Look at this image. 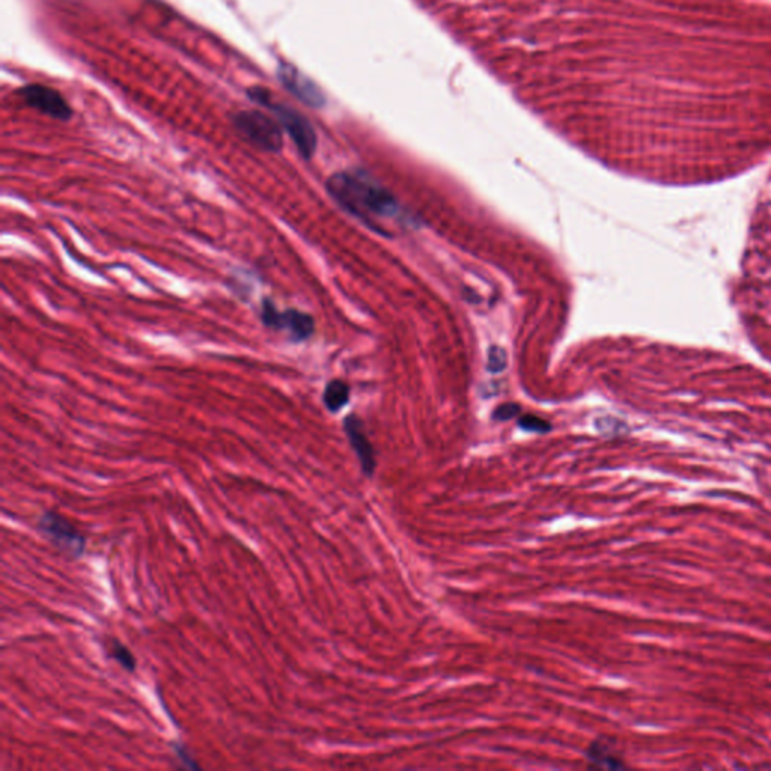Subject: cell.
Wrapping results in <instances>:
<instances>
[{
	"label": "cell",
	"mask_w": 771,
	"mask_h": 771,
	"mask_svg": "<svg viewBox=\"0 0 771 771\" xmlns=\"http://www.w3.org/2000/svg\"><path fill=\"white\" fill-rule=\"evenodd\" d=\"M235 127L247 141L267 153H281L283 146L282 130L274 120L259 111H241L235 118Z\"/></svg>",
	"instance_id": "obj_4"
},
{
	"label": "cell",
	"mask_w": 771,
	"mask_h": 771,
	"mask_svg": "<svg viewBox=\"0 0 771 771\" xmlns=\"http://www.w3.org/2000/svg\"><path fill=\"white\" fill-rule=\"evenodd\" d=\"M109 655L114 658L116 663H119L120 666H123L127 672H136V667H137L136 655L132 651H130V649L124 644H120L119 640H116V639L110 640Z\"/></svg>",
	"instance_id": "obj_11"
},
{
	"label": "cell",
	"mask_w": 771,
	"mask_h": 771,
	"mask_svg": "<svg viewBox=\"0 0 771 771\" xmlns=\"http://www.w3.org/2000/svg\"><path fill=\"white\" fill-rule=\"evenodd\" d=\"M326 190L338 205L380 232V219L395 217L399 208L389 190L382 187L364 171H343L333 173L326 181Z\"/></svg>",
	"instance_id": "obj_1"
},
{
	"label": "cell",
	"mask_w": 771,
	"mask_h": 771,
	"mask_svg": "<svg viewBox=\"0 0 771 771\" xmlns=\"http://www.w3.org/2000/svg\"><path fill=\"white\" fill-rule=\"evenodd\" d=\"M259 318H261L263 326L268 330H285L293 343L306 342L315 333V320L312 315L294 308L279 311L270 297H264L261 300Z\"/></svg>",
	"instance_id": "obj_2"
},
{
	"label": "cell",
	"mask_w": 771,
	"mask_h": 771,
	"mask_svg": "<svg viewBox=\"0 0 771 771\" xmlns=\"http://www.w3.org/2000/svg\"><path fill=\"white\" fill-rule=\"evenodd\" d=\"M172 746H173V751L176 754V756L180 758V761H182V764L185 767L193 768V770L201 768L196 763H194V759L190 756V754L187 750H185V747L181 745V742H172Z\"/></svg>",
	"instance_id": "obj_15"
},
{
	"label": "cell",
	"mask_w": 771,
	"mask_h": 771,
	"mask_svg": "<svg viewBox=\"0 0 771 771\" xmlns=\"http://www.w3.org/2000/svg\"><path fill=\"white\" fill-rule=\"evenodd\" d=\"M24 100L27 104L38 109L45 115H50L58 119H68L71 116V110L63 98L50 88L44 86H29L23 91Z\"/></svg>",
	"instance_id": "obj_7"
},
{
	"label": "cell",
	"mask_w": 771,
	"mask_h": 771,
	"mask_svg": "<svg viewBox=\"0 0 771 771\" xmlns=\"http://www.w3.org/2000/svg\"><path fill=\"white\" fill-rule=\"evenodd\" d=\"M518 425H520V428H523L524 431L538 433V434L549 433L552 430V426H550L549 422L541 419V417L534 416V414H526V416L520 417Z\"/></svg>",
	"instance_id": "obj_12"
},
{
	"label": "cell",
	"mask_w": 771,
	"mask_h": 771,
	"mask_svg": "<svg viewBox=\"0 0 771 771\" xmlns=\"http://www.w3.org/2000/svg\"><path fill=\"white\" fill-rule=\"evenodd\" d=\"M303 77L299 76V74L295 72H285V81H286V86L291 88L294 92H297V95H299L300 98H303L306 103L308 104H312V106H320L321 104V95L320 92L315 89V86H312V83L309 81H302Z\"/></svg>",
	"instance_id": "obj_10"
},
{
	"label": "cell",
	"mask_w": 771,
	"mask_h": 771,
	"mask_svg": "<svg viewBox=\"0 0 771 771\" xmlns=\"http://www.w3.org/2000/svg\"><path fill=\"white\" fill-rule=\"evenodd\" d=\"M350 401V387L342 380H332L322 394V403L330 413H338Z\"/></svg>",
	"instance_id": "obj_9"
},
{
	"label": "cell",
	"mask_w": 771,
	"mask_h": 771,
	"mask_svg": "<svg viewBox=\"0 0 771 771\" xmlns=\"http://www.w3.org/2000/svg\"><path fill=\"white\" fill-rule=\"evenodd\" d=\"M508 365L506 351L500 347H491L488 350V369L491 373H500Z\"/></svg>",
	"instance_id": "obj_13"
},
{
	"label": "cell",
	"mask_w": 771,
	"mask_h": 771,
	"mask_svg": "<svg viewBox=\"0 0 771 771\" xmlns=\"http://www.w3.org/2000/svg\"><path fill=\"white\" fill-rule=\"evenodd\" d=\"M263 104L272 107V110L279 118V123L290 133L300 155L304 160H311L312 155L315 154V150H317V134H315V130L308 123V119L288 107L274 106L270 103Z\"/></svg>",
	"instance_id": "obj_5"
},
{
	"label": "cell",
	"mask_w": 771,
	"mask_h": 771,
	"mask_svg": "<svg viewBox=\"0 0 771 771\" xmlns=\"http://www.w3.org/2000/svg\"><path fill=\"white\" fill-rule=\"evenodd\" d=\"M38 532L72 559H80L86 550V538L68 518L54 513L44 511L36 522Z\"/></svg>",
	"instance_id": "obj_3"
},
{
	"label": "cell",
	"mask_w": 771,
	"mask_h": 771,
	"mask_svg": "<svg viewBox=\"0 0 771 771\" xmlns=\"http://www.w3.org/2000/svg\"><path fill=\"white\" fill-rule=\"evenodd\" d=\"M584 755H586L589 764L595 768L619 770L625 767L624 761L621 759L615 749V745H613V740L606 737H601L595 741H592Z\"/></svg>",
	"instance_id": "obj_8"
},
{
	"label": "cell",
	"mask_w": 771,
	"mask_h": 771,
	"mask_svg": "<svg viewBox=\"0 0 771 771\" xmlns=\"http://www.w3.org/2000/svg\"><path fill=\"white\" fill-rule=\"evenodd\" d=\"M520 410H522V408H520V405H517V404H504V405H500V407L496 408L494 413H493V417L496 421H501V422L509 421V419H513V417L518 416Z\"/></svg>",
	"instance_id": "obj_14"
},
{
	"label": "cell",
	"mask_w": 771,
	"mask_h": 771,
	"mask_svg": "<svg viewBox=\"0 0 771 771\" xmlns=\"http://www.w3.org/2000/svg\"><path fill=\"white\" fill-rule=\"evenodd\" d=\"M343 431L347 434L352 451H355L357 455L361 470H364L366 476H373L377 467V460H375L374 448L368 439L364 423H361V421L356 414H350L345 417V421H343Z\"/></svg>",
	"instance_id": "obj_6"
}]
</instances>
